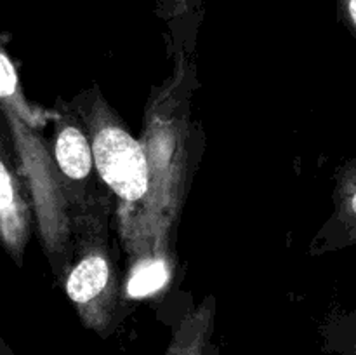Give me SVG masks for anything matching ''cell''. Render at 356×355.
<instances>
[{
	"label": "cell",
	"instance_id": "cell-1",
	"mask_svg": "<svg viewBox=\"0 0 356 355\" xmlns=\"http://www.w3.org/2000/svg\"><path fill=\"white\" fill-rule=\"evenodd\" d=\"M177 72L155 93L138 139L96 93L83 111L94 166L117 198L120 240L131 267L169 260L170 233L186 187V97Z\"/></svg>",
	"mask_w": 356,
	"mask_h": 355
},
{
	"label": "cell",
	"instance_id": "cell-9",
	"mask_svg": "<svg viewBox=\"0 0 356 355\" xmlns=\"http://www.w3.org/2000/svg\"><path fill=\"white\" fill-rule=\"evenodd\" d=\"M350 355H356V324H355V331H353V343H351V354Z\"/></svg>",
	"mask_w": 356,
	"mask_h": 355
},
{
	"label": "cell",
	"instance_id": "cell-7",
	"mask_svg": "<svg viewBox=\"0 0 356 355\" xmlns=\"http://www.w3.org/2000/svg\"><path fill=\"white\" fill-rule=\"evenodd\" d=\"M202 0H155L156 9L165 19L179 21L195 14Z\"/></svg>",
	"mask_w": 356,
	"mask_h": 355
},
{
	"label": "cell",
	"instance_id": "cell-2",
	"mask_svg": "<svg viewBox=\"0 0 356 355\" xmlns=\"http://www.w3.org/2000/svg\"><path fill=\"white\" fill-rule=\"evenodd\" d=\"M89 198L75 211V260L65 278V291L89 329H110L117 312L118 278L106 233V207L97 211Z\"/></svg>",
	"mask_w": 356,
	"mask_h": 355
},
{
	"label": "cell",
	"instance_id": "cell-6",
	"mask_svg": "<svg viewBox=\"0 0 356 355\" xmlns=\"http://www.w3.org/2000/svg\"><path fill=\"white\" fill-rule=\"evenodd\" d=\"M170 263L167 261H146V263L131 267L129 281L125 289L131 298H139L148 292L162 287L169 278Z\"/></svg>",
	"mask_w": 356,
	"mask_h": 355
},
{
	"label": "cell",
	"instance_id": "cell-3",
	"mask_svg": "<svg viewBox=\"0 0 356 355\" xmlns=\"http://www.w3.org/2000/svg\"><path fill=\"white\" fill-rule=\"evenodd\" d=\"M356 244V162H344L336 173L334 214L312 244V253L343 249Z\"/></svg>",
	"mask_w": 356,
	"mask_h": 355
},
{
	"label": "cell",
	"instance_id": "cell-5",
	"mask_svg": "<svg viewBox=\"0 0 356 355\" xmlns=\"http://www.w3.org/2000/svg\"><path fill=\"white\" fill-rule=\"evenodd\" d=\"M30 216L14 176L0 157V237L16 260L23 256L28 240Z\"/></svg>",
	"mask_w": 356,
	"mask_h": 355
},
{
	"label": "cell",
	"instance_id": "cell-8",
	"mask_svg": "<svg viewBox=\"0 0 356 355\" xmlns=\"http://www.w3.org/2000/svg\"><path fill=\"white\" fill-rule=\"evenodd\" d=\"M337 7L346 26L356 35V0H337Z\"/></svg>",
	"mask_w": 356,
	"mask_h": 355
},
{
	"label": "cell",
	"instance_id": "cell-4",
	"mask_svg": "<svg viewBox=\"0 0 356 355\" xmlns=\"http://www.w3.org/2000/svg\"><path fill=\"white\" fill-rule=\"evenodd\" d=\"M54 157L63 178L75 184V191H80V184L86 183L92 173L94 153L89 134L80 129L72 117H65L59 122Z\"/></svg>",
	"mask_w": 356,
	"mask_h": 355
}]
</instances>
